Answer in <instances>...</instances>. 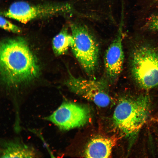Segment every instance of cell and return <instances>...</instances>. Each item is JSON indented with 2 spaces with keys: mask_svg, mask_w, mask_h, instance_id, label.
<instances>
[{
  "mask_svg": "<svg viewBox=\"0 0 158 158\" xmlns=\"http://www.w3.org/2000/svg\"><path fill=\"white\" fill-rule=\"evenodd\" d=\"M0 48L1 77L6 85L17 87L38 76L37 60L23 38L5 39L1 42Z\"/></svg>",
  "mask_w": 158,
  "mask_h": 158,
  "instance_id": "1",
  "label": "cell"
},
{
  "mask_svg": "<svg viewBox=\"0 0 158 158\" xmlns=\"http://www.w3.org/2000/svg\"><path fill=\"white\" fill-rule=\"evenodd\" d=\"M150 108L147 94L122 98L114 111L113 120L115 127L132 141L146 121Z\"/></svg>",
  "mask_w": 158,
  "mask_h": 158,
  "instance_id": "2",
  "label": "cell"
},
{
  "mask_svg": "<svg viewBox=\"0 0 158 158\" xmlns=\"http://www.w3.org/2000/svg\"><path fill=\"white\" fill-rule=\"evenodd\" d=\"M132 76L141 88L149 90L158 86V50L145 44L135 45L130 56Z\"/></svg>",
  "mask_w": 158,
  "mask_h": 158,
  "instance_id": "3",
  "label": "cell"
},
{
  "mask_svg": "<svg viewBox=\"0 0 158 158\" xmlns=\"http://www.w3.org/2000/svg\"><path fill=\"white\" fill-rule=\"evenodd\" d=\"M73 43L71 48L75 57L89 75L93 74L97 66L98 44L87 26L79 22L70 25Z\"/></svg>",
  "mask_w": 158,
  "mask_h": 158,
  "instance_id": "4",
  "label": "cell"
},
{
  "mask_svg": "<svg viewBox=\"0 0 158 158\" xmlns=\"http://www.w3.org/2000/svg\"><path fill=\"white\" fill-rule=\"evenodd\" d=\"M74 11L73 6L68 3H47L34 4L20 1L12 4L3 12V15L6 17L25 24L36 19L72 13Z\"/></svg>",
  "mask_w": 158,
  "mask_h": 158,
  "instance_id": "5",
  "label": "cell"
},
{
  "mask_svg": "<svg viewBox=\"0 0 158 158\" xmlns=\"http://www.w3.org/2000/svg\"><path fill=\"white\" fill-rule=\"evenodd\" d=\"M65 84L71 91L98 106L106 107L110 103L107 79H88L77 77L70 73Z\"/></svg>",
  "mask_w": 158,
  "mask_h": 158,
  "instance_id": "6",
  "label": "cell"
},
{
  "mask_svg": "<svg viewBox=\"0 0 158 158\" xmlns=\"http://www.w3.org/2000/svg\"><path fill=\"white\" fill-rule=\"evenodd\" d=\"M90 117V111L88 107L65 102L45 119L54 123L60 129L68 130L84 125Z\"/></svg>",
  "mask_w": 158,
  "mask_h": 158,
  "instance_id": "7",
  "label": "cell"
},
{
  "mask_svg": "<svg viewBox=\"0 0 158 158\" xmlns=\"http://www.w3.org/2000/svg\"><path fill=\"white\" fill-rule=\"evenodd\" d=\"M124 12L121 17L117 33L106 50L104 56L106 75L108 81L114 83L121 73L123 67L124 54L123 50V27Z\"/></svg>",
  "mask_w": 158,
  "mask_h": 158,
  "instance_id": "8",
  "label": "cell"
},
{
  "mask_svg": "<svg viewBox=\"0 0 158 158\" xmlns=\"http://www.w3.org/2000/svg\"><path fill=\"white\" fill-rule=\"evenodd\" d=\"M114 144L112 139L98 137L92 139L85 148L84 155L87 158H108L110 155Z\"/></svg>",
  "mask_w": 158,
  "mask_h": 158,
  "instance_id": "9",
  "label": "cell"
},
{
  "mask_svg": "<svg viewBox=\"0 0 158 158\" xmlns=\"http://www.w3.org/2000/svg\"><path fill=\"white\" fill-rule=\"evenodd\" d=\"M1 153V158H33L37 156L33 148L16 140L4 142Z\"/></svg>",
  "mask_w": 158,
  "mask_h": 158,
  "instance_id": "10",
  "label": "cell"
},
{
  "mask_svg": "<svg viewBox=\"0 0 158 158\" xmlns=\"http://www.w3.org/2000/svg\"><path fill=\"white\" fill-rule=\"evenodd\" d=\"M73 43L72 35L69 33L66 27L63 28L53 39L52 47L54 53L57 55L65 54Z\"/></svg>",
  "mask_w": 158,
  "mask_h": 158,
  "instance_id": "11",
  "label": "cell"
},
{
  "mask_svg": "<svg viewBox=\"0 0 158 158\" xmlns=\"http://www.w3.org/2000/svg\"><path fill=\"white\" fill-rule=\"evenodd\" d=\"M0 26L2 29L13 33H20L22 32L20 28L1 16L0 17Z\"/></svg>",
  "mask_w": 158,
  "mask_h": 158,
  "instance_id": "12",
  "label": "cell"
},
{
  "mask_svg": "<svg viewBox=\"0 0 158 158\" xmlns=\"http://www.w3.org/2000/svg\"><path fill=\"white\" fill-rule=\"evenodd\" d=\"M145 26L150 30L158 31V14L153 15L150 16Z\"/></svg>",
  "mask_w": 158,
  "mask_h": 158,
  "instance_id": "13",
  "label": "cell"
},
{
  "mask_svg": "<svg viewBox=\"0 0 158 158\" xmlns=\"http://www.w3.org/2000/svg\"><path fill=\"white\" fill-rule=\"evenodd\" d=\"M157 1H158V0H157Z\"/></svg>",
  "mask_w": 158,
  "mask_h": 158,
  "instance_id": "14",
  "label": "cell"
}]
</instances>
